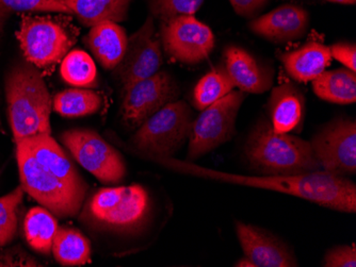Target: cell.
Segmentation results:
<instances>
[{"mask_svg": "<svg viewBox=\"0 0 356 267\" xmlns=\"http://www.w3.org/2000/svg\"><path fill=\"white\" fill-rule=\"evenodd\" d=\"M55 215L43 207L30 209L24 222L26 241L33 250L49 255L58 231Z\"/></svg>", "mask_w": 356, "mask_h": 267, "instance_id": "cell-23", "label": "cell"}, {"mask_svg": "<svg viewBox=\"0 0 356 267\" xmlns=\"http://www.w3.org/2000/svg\"><path fill=\"white\" fill-rule=\"evenodd\" d=\"M16 159L25 193L60 218L79 214L85 194L74 190L42 166L23 143H16Z\"/></svg>", "mask_w": 356, "mask_h": 267, "instance_id": "cell-5", "label": "cell"}, {"mask_svg": "<svg viewBox=\"0 0 356 267\" xmlns=\"http://www.w3.org/2000/svg\"><path fill=\"white\" fill-rule=\"evenodd\" d=\"M234 87L225 67L220 65L197 83L193 93L194 105L202 111L231 93Z\"/></svg>", "mask_w": 356, "mask_h": 267, "instance_id": "cell-27", "label": "cell"}, {"mask_svg": "<svg viewBox=\"0 0 356 267\" xmlns=\"http://www.w3.org/2000/svg\"><path fill=\"white\" fill-rule=\"evenodd\" d=\"M179 89L167 71L124 87L121 107L122 121L129 129L138 128L161 107L177 99Z\"/></svg>", "mask_w": 356, "mask_h": 267, "instance_id": "cell-10", "label": "cell"}, {"mask_svg": "<svg viewBox=\"0 0 356 267\" xmlns=\"http://www.w3.org/2000/svg\"><path fill=\"white\" fill-rule=\"evenodd\" d=\"M245 155L263 175H300L322 171L311 142L274 131L267 119L258 121L250 135Z\"/></svg>", "mask_w": 356, "mask_h": 267, "instance_id": "cell-3", "label": "cell"}, {"mask_svg": "<svg viewBox=\"0 0 356 267\" xmlns=\"http://www.w3.org/2000/svg\"><path fill=\"white\" fill-rule=\"evenodd\" d=\"M323 266L325 267H355L356 250L355 246L343 245L335 247L325 255Z\"/></svg>", "mask_w": 356, "mask_h": 267, "instance_id": "cell-32", "label": "cell"}, {"mask_svg": "<svg viewBox=\"0 0 356 267\" xmlns=\"http://www.w3.org/2000/svg\"><path fill=\"white\" fill-rule=\"evenodd\" d=\"M128 37L123 27L115 21H105L91 27L85 39L86 45L99 64L113 71L123 59Z\"/></svg>", "mask_w": 356, "mask_h": 267, "instance_id": "cell-18", "label": "cell"}, {"mask_svg": "<svg viewBox=\"0 0 356 267\" xmlns=\"http://www.w3.org/2000/svg\"><path fill=\"white\" fill-rule=\"evenodd\" d=\"M193 113L184 101H175L138 127L131 143L145 157H172L190 135Z\"/></svg>", "mask_w": 356, "mask_h": 267, "instance_id": "cell-6", "label": "cell"}, {"mask_svg": "<svg viewBox=\"0 0 356 267\" xmlns=\"http://www.w3.org/2000/svg\"><path fill=\"white\" fill-rule=\"evenodd\" d=\"M60 74L69 85L77 87H95L97 69L89 53L81 49L69 51L61 61Z\"/></svg>", "mask_w": 356, "mask_h": 267, "instance_id": "cell-26", "label": "cell"}, {"mask_svg": "<svg viewBox=\"0 0 356 267\" xmlns=\"http://www.w3.org/2000/svg\"><path fill=\"white\" fill-rule=\"evenodd\" d=\"M61 141L75 160L104 184H118L125 178L122 155L95 131L67 130L62 133Z\"/></svg>", "mask_w": 356, "mask_h": 267, "instance_id": "cell-9", "label": "cell"}, {"mask_svg": "<svg viewBox=\"0 0 356 267\" xmlns=\"http://www.w3.org/2000/svg\"><path fill=\"white\" fill-rule=\"evenodd\" d=\"M304 103L301 92L291 83L274 87L269 99L270 123L274 131L290 133L299 130L304 119Z\"/></svg>", "mask_w": 356, "mask_h": 267, "instance_id": "cell-19", "label": "cell"}, {"mask_svg": "<svg viewBox=\"0 0 356 267\" xmlns=\"http://www.w3.org/2000/svg\"><path fill=\"white\" fill-rule=\"evenodd\" d=\"M25 191L17 187L9 194L0 197V247L14 240L19 226V209L23 203Z\"/></svg>", "mask_w": 356, "mask_h": 267, "instance_id": "cell-28", "label": "cell"}, {"mask_svg": "<svg viewBox=\"0 0 356 267\" xmlns=\"http://www.w3.org/2000/svg\"><path fill=\"white\" fill-rule=\"evenodd\" d=\"M161 65V45L155 37L153 17H149L137 33L128 37L123 59L113 69V76L123 87H126L155 75Z\"/></svg>", "mask_w": 356, "mask_h": 267, "instance_id": "cell-13", "label": "cell"}, {"mask_svg": "<svg viewBox=\"0 0 356 267\" xmlns=\"http://www.w3.org/2000/svg\"><path fill=\"white\" fill-rule=\"evenodd\" d=\"M331 3H341V5H355L356 0H327Z\"/></svg>", "mask_w": 356, "mask_h": 267, "instance_id": "cell-37", "label": "cell"}, {"mask_svg": "<svg viewBox=\"0 0 356 267\" xmlns=\"http://www.w3.org/2000/svg\"><path fill=\"white\" fill-rule=\"evenodd\" d=\"M224 67L234 87L243 93L263 94L272 87L271 71L237 46H229L224 51Z\"/></svg>", "mask_w": 356, "mask_h": 267, "instance_id": "cell-17", "label": "cell"}, {"mask_svg": "<svg viewBox=\"0 0 356 267\" xmlns=\"http://www.w3.org/2000/svg\"><path fill=\"white\" fill-rule=\"evenodd\" d=\"M280 58L288 75L298 83L313 81L327 69L332 61L329 47L318 42H309Z\"/></svg>", "mask_w": 356, "mask_h": 267, "instance_id": "cell-20", "label": "cell"}, {"mask_svg": "<svg viewBox=\"0 0 356 267\" xmlns=\"http://www.w3.org/2000/svg\"><path fill=\"white\" fill-rule=\"evenodd\" d=\"M16 37L26 61L45 71L61 63L75 43L71 31L51 17H24Z\"/></svg>", "mask_w": 356, "mask_h": 267, "instance_id": "cell-7", "label": "cell"}, {"mask_svg": "<svg viewBox=\"0 0 356 267\" xmlns=\"http://www.w3.org/2000/svg\"><path fill=\"white\" fill-rule=\"evenodd\" d=\"M330 53L333 59L341 62L346 69L356 71V46L355 44L337 43L332 45Z\"/></svg>", "mask_w": 356, "mask_h": 267, "instance_id": "cell-33", "label": "cell"}, {"mask_svg": "<svg viewBox=\"0 0 356 267\" xmlns=\"http://www.w3.org/2000/svg\"><path fill=\"white\" fill-rule=\"evenodd\" d=\"M236 233L245 258L255 267H295L298 261L289 247L273 234L245 223H236Z\"/></svg>", "mask_w": 356, "mask_h": 267, "instance_id": "cell-14", "label": "cell"}, {"mask_svg": "<svg viewBox=\"0 0 356 267\" xmlns=\"http://www.w3.org/2000/svg\"><path fill=\"white\" fill-rule=\"evenodd\" d=\"M313 89L319 98L337 105L356 101V74L348 69L325 71L313 80Z\"/></svg>", "mask_w": 356, "mask_h": 267, "instance_id": "cell-22", "label": "cell"}, {"mask_svg": "<svg viewBox=\"0 0 356 267\" xmlns=\"http://www.w3.org/2000/svg\"><path fill=\"white\" fill-rule=\"evenodd\" d=\"M11 14L9 10L6 9L3 6L0 5V40H1V37H3L6 23H7Z\"/></svg>", "mask_w": 356, "mask_h": 267, "instance_id": "cell-35", "label": "cell"}, {"mask_svg": "<svg viewBox=\"0 0 356 267\" xmlns=\"http://www.w3.org/2000/svg\"><path fill=\"white\" fill-rule=\"evenodd\" d=\"M161 41L165 53L185 64H197L215 49V35L193 15H179L163 21Z\"/></svg>", "mask_w": 356, "mask_h": 267, "instance_id": "cell-11", "label": "cell"}, {"mask_svg": "<svg viewBox=\"0 0 356 267\" xmlns=\"http://www.w3.org/2000/svg\"><path fill=\"white\" fill-rule=\"evenodd\" d=\"M178 173L211 179L231 184L245 185L263 190L283 193L290 196L305 199L319 206L339 211L356 212V185L343 176L330 174L325 171L300 175H250L229 174L225 171L206 169L191 162L176 160L172 157H149Z\"/></svg>", "mask_w": 356, "mask_h": 267, "instance_id": "cell-1", "label": "cell"}, {"mask_svg": "<svg viewBox=\"0 0 356 267\" xmlns=\"http://www.w3.org/2000/svg\"><path fill=\"white\" fill-rule=\"evenodd\" d=\"M245 98L243 92L232 91L202 110L190 129L188 160H197L233 139L236 119Z\"/></svg>", "mask_w": 356, "mask_h": 267, "instance_id": "cell-8", "label": "cell"}, {"mask_svg": "<svg viewBox=\"0 0 356 267\" xmlns=\"http://www.w3.org/2000/svg\"><path fill=\"white\" fill-rule=\"evenodd\" d=\"M314 155L322 171L337 176L356 171V123L338 119L320 130L311 141Z\"/></svg>", "mask_w": 356, "mask_h": 267, "instance_id": "cell-12", "label": "cell"}, {"mask_svg": "<svg viewBox=\"0 0 356 267\" xmlns=\"http://www.w3.org/2000/svg\"><path fill=\"white\" fill-rule=\"evenodd\" d=\"M40 261L33 258L22 246H13L0 250V267H40Z\"/></svg>", "mask_w": 356, "mask_h": 267, "instance_id": "cell-31", "label": "cell"}, {"mask_svg": "<svg viewBox=\"0 0 356 267\" xmlns=\"http://www.w3.org/2000/svg\"><path fill=\"white\" fill-rule=\"evenodd\" d=\"M8 117L15 143L39 135H51L53 107L42 71L27 61L14 63L5 79Z\"/></svg>", "mask_w": 356, "mask_h": 267, "instance_id": "cell-2", "label": "cell"}, {"mask_svg": "<svg viewBox=\"0 0 356 267\" xmlns=\"http://www.w3.org/2000/svg\"><path fill=\"white\" fill-rule=\"evenodd\" d=\"M309 24V12L297 6L286 5L254 19L249 27L255 35L281 43L300 39L307 31Z\"/></svg>", "mask_w": 356, "mask_h": 267, "instance_id": "cell-15", "label": "cell"}, {"mask_svg": "<svg viewBox=\"0 0 356 267\" xmlns=\"http://www.w3.org/2000/svg\"><path fill=\"white\" fill-rule=\"evenodd\" d=\"M0 5L10 12L71 14L64 0H0Z\"/></svg>", "mask_w": 356, "mask_h": 267, "instance_id": "cell-30", "label": "cell"}, {"mask_svg": "<svg viewBox=\"0 0 356 267\" xmlns=\"http://www.w3.org/2000/svg\"><path fill=\"white\" fill-rule=\"evenodd\" d=\"M19 142L23 143L35 160L54 176L73 187L74 190L87 194V183L51 135H35Z\"/></svg>", "mask_w": 356, "mask_h": 267, "instance_id": "cell-16", "label": "cell"}, {"mask_svg": "<svg viewBox=\"0 0 356 267\" xmlns=\"http://www.w3.org/2000/svg\"><path fill=\"white\" fill-rule=\"evenodd\" d=\"M102 107L99 94L86 89H69L60 92L53 101V107L64 117H87Z\"/></svg>", "mask_w": 356, "mask_h": 267, "instance_id": "cell-25", "label": "cell"}, {"mask_svg": "<svg viewBox=\"0 0 356 267\" xmlns=\"http://www.w3.org/2000/svg\"><path fill=\"white\" fill-rule=\"evenodd\" d=\"M236 13L241 17H252L269 3V0H229Z\"/></svg>", "mask_w": 356, "mask_h": 267, "instance_id": "cell-34", "label": "cell"}, {"mask_svg": "<svg viewBox=\"0 0 356 267\" xmlns=\"http://www.w3.org/2000/svg\"><path fill=\"white\" fill-rule=\"evenodd\" d=\"M235 266L255 267L254 266L253 263H252L251 261L249 260V259L245 258V257H243V258H241L240 259L239 261H237V262H236Z\"/></svg>", "mask_w": 356, "mask_h": 267, "instance_id": "cell-36", "label": "cell"}, {"mask_svg": "<svg viewBox=\"0 0 356 267\" xmlns=\"http://www.w3.org/2000/svg\"><path fill=\"white\" fill-rule=\"evenodd\" d=\"M205 0H149L154 17L167 21L179 15H193Z\"/></svg>", "mask_w": 356, "mask_h": 267, "instance_id": "cell-29", "label": "cell"}, {"mask_svg": "<svg viewBox=\"0 0 356 267\" xmlns=\"http://www.w3.org/2000/svg\"><path fill=\"white\" fill-rule=\"evenodd\" d=\"M51 252L63 266H80L91 262L89 240L83 233L69 227L58 228Z\"/></svg>", "mask_w": 356, "mask_h": 267, "instance_id": "cell-24", "label": "cell"}, {"mask_svg": "<svg viewBox=\"0 0 356 267\" xmlns=\"http://www.w3.org/2000/svg\"><path fill=\"white\" fill-rule=\"evenodd\" d=\"M151 211L149 193L140 184L105 187L88 201L85 222L95 228L118 233L139 230Z\"/></svg>", "mask_w": 356, "mask_h": 267, "instance_id": "cell-4", "label": "cell"}, {"mask_svg": "<svg viewBox=\"0 0 356 267\" xmlns=\"http://www.w3.org/2000/svg\"><path fill=\"white\" fill-rule=\"evenodd\" d=\"M131 0H64L71 14L85 26L93 27L102 21H125Z\"/></svg>", "mask_w": 356, "mask_h": 267, "instance_id": "cell-21", "label": "cell"}]
</instances>
